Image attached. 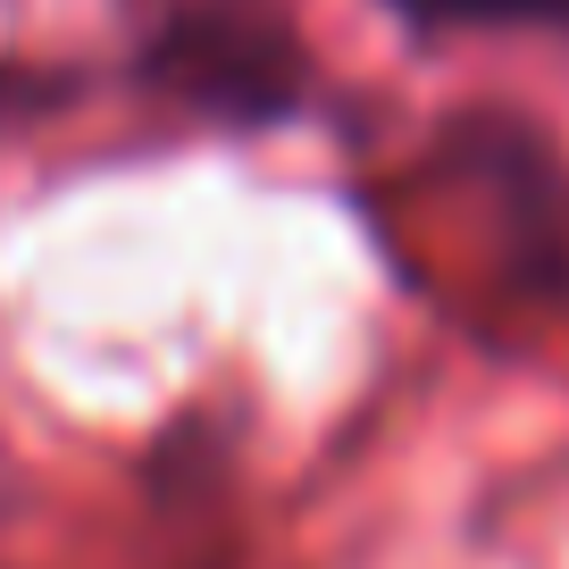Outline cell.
Listing matches in <instances>:
<instances>
[{
    "mask_svg": "<svg viewBox=\"0 0 569 569\" xmlns=\"http://www.w3.org/2000/svg\"><path fill=\"white\" fill-rule=\"evenodd\" d=\"M168 84L184 101L234 109V118H277L293 101V59L243 26H184L168 34Z\"/></svg>",
    "mask_w": 569,
    "mask_h": 569,
    "instance_id": "cell-1",
    "label": "cell"
},
{
    "mask_svg": "<svg viewBox=\"0 0 569 569\" xmlns=\"http://www.w3.org/2000/svg\"><path fill=\"white\" fill-rule=\"evenodd\" d=\"M419 26H552L569 34V0H393Z\"/></svg>",
    "mask_w": 569,
    "mask_h": 569,
    "instance_id": "cell-2",
    "label": "cell"
}]
</instances>
